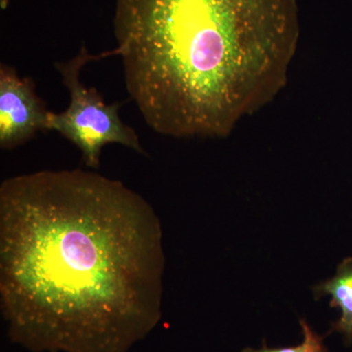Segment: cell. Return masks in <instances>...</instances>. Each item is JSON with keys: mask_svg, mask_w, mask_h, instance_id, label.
Returning a JSON list of instances; mask_svg holds the SVG:
<instances>
[{"mask_svg": "<svg viewBox=\"0 0 352 352\" xmlns=\"http://www.w3.org/2000/svg\"><path fill=\"white\" fill-rule=\"evenodd\" d=\"M303 336L302 342L295 346L279 347V349H270L267 346L259 349L247 347L242 352H328L323 342V338L314 332L311 326L305 319L300 321Z\"/></svg>", "mask_w": 352, "mask_h": 352, "instance_id": "6", "label": "cell"}, {"mask_svg": "<svg viewBox=\"0 0 352 352\" xmlns=\"http://www.w3.org/2000/svg\"><path fill=\"white\" fill-rule=\"evenodd\" d=\"M47 110L30 78L15 69L0 66V147L11 150L25 144L38 131H47Z\"/></svg>", "mask_w": 352, "mask_h": 352, "instance_id": "4", "label": "cell"}, {"mask_svg": "<svg viewBox=\"0 0 352 352\" xmlns=\"http://www.w3.org/2000/svg\"><path fill=\"white\" fill-rule=\"evenodd\" d=\"M314 294L315 298L330 296L331 307L340 308V319L331 331L342 333L346 344H352V258H344L332 278L314 287Z\"/></svg>", "mask_w": 352, "mask_h": 352, "instance_id": "5", "label": "cell"}, {"mask_svg": "<svg viewBox=\"0 0 352 352\" xmlns=\"http://www.w3.org/2000/svg\"><path fill=\"white\" fill-rule=\"evenodd\" d=\"M9 2H10V0H0V7H1L2 10H6Z\"/></svg>", "mask_w": 352, "mask_h": 352, "instance_id": "7", "label": "cell"}, {"mask_svg": "<svg viewBox=\"0 0 352 352\" xmlns=\"http://www.w3.org/2000/svg\"><path fill=\"white\" fill-rule=\"evenodd\" d=\"M163 228L124 183L80 170L0 186V308L30 352H131L162 318Z\"/></svg>", "mask_w": 352, "mask_h": 352, "instance_id": "1", "label": "cell"}, {"mask_svg": "<svg viewBox=\"0 0 352 352\" xmlns=\"http://www.w3.org/2000/svg\"><path fill=\"white\" fill-rule=\"evenodd\" d=\"M117 48L153 131L223 138L287 85L298 0H117Z\"/></svg>", "mask_w": 352, "mask_h": 352, "instance_id": "2", "label": "cell"}, {"mask_svg": "<svg viewBox=\"0 0 352 352\" xmlns=\"http://www.w3.org/2000/svg\"><path fill=\"white\" fill-rule=\"evenodd\" d=\"M112 55V51L94 55L82 46L75 57L55 64L69 92L68 108L61 113L51 112L47 131H56L73 143L82 153L83 163L90 168L100 166L101 152L108 144L126 146L146 155L136 131L122 122L119 115L122 103L108 104L96 88L80 80L83 67L91 61Z\"/></svg>", "mask_w": 352, "mask_h": 352, "instance_id": "3", "label": "cell"}]
</instances>
